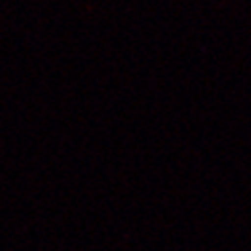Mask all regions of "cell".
Instances as JSON below:
<instances>
[]
</instances>
